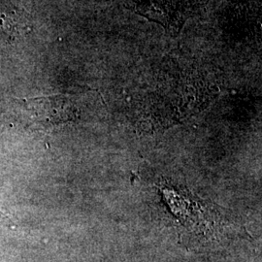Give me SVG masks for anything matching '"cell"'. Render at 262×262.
<instances>
[{"instance_id":"cell-1","label":"cell","mask_w":262,"mask_h":262,"mask_svg":"<svg viewBox=\"0 0 262 262\" xmlns=\"http://www.w3.org/2000/svg\"><path fill=\"white\" fill-rule=\"evenodd\" d=\"M31 123L40 129H48L56 124L73 121L76 109L64 97H48L31 99L28 102Z\"/></svg>"},{"instance_id":"cell-2","label":"cell","mask_w":262,"mask_h":262,"mask_svg":"<svg viewBox=\"0 0 262 262\" xmlns=\"http://www.w3.org/2000/svg\"><path fill=\"white\" fill-rule=\"evenodd\" d=\"M31 30L28 13L8 1H0V31L10 41L26 37Z\"/></svg>"}]
</instances>
